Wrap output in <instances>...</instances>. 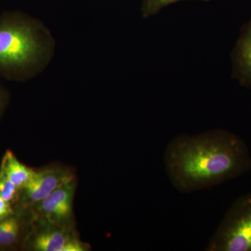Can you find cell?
<instances>
[{
	"label": "cell",
	"mask_w": 251,
	"mask_h": 251,
	"mask_svg": "<svg viewBox=\"0 0 251 251\" xmlns=\"http://www.w3.org/2000/svg\"><path fill=\"white\" fill-rule=\"evenodd\" d=\"M164 163L175 188L191 193L251 171V155L242 138L228 130L216 129L176 137L167 147Z\"/></svg>",
	"instance_id": "1"
},
{
	"label": "cell",
	"mask_w": 251,
	"mask_h": 251,
	"mask_svg": "<svg viewBox=\"0 0 251 251\" xmlns=\"http://www.w3.org/2000/svg\"><path fill=\"white\" fill-rule=\"evenodd\" d=\"M44 52L32 21L18 13L0 16V75L14 80L27 76Z\"/></svg>",
	"instance_id": "2"
},
{
	"label": "cell",
	"mask_w": 251,
	"mask_h": 251,
	"mask_svg": "<svg viewBox=\"0 0 251 251\" xmlns=\"http://www.w3.org/2000/svg\"><path fill=\"white\" fill-rule=\"evenodd\" d=\"M207 251H251V193L237 198L206 246Z\"/></svg>",
	"instance_id": "3"
},
{
	"label": "cell",
	"mask_w": 251,
	"mask_h": 251,
	"mask_svg": "<svg viewBox=\"0 0 251 251\" xmlns=\"http://www.w3.org/2000/svg\"><path fill=\"white\" fill-rule=\"evenodd\" d=\"M23 250L88 251L91 247L80 240L75 226H57L40 220H32Z\"/></svg>",
	"instance_id": "4"
},
{
	"label": "cell",
	"mask_w": 251,
	"mask_h": 251,
	"mask_svg": "<svg viewBox=\"0 0 251 251\" xmlns=\"http://www.w3.org/2000/svg\"><path fill=\"white\" fill-rule=\"evenodd\" d=\"M74 176L56 188L45 199L30 209L32 220H40L61 226H75L74 200L77 187Z\"/></svg>",
	"instance_id": "5"
},
{
	"label": "cell",
	"mask_w": 251,
	"mask_h": 251,
	"mask_svg": "<svg viewBox=\"0 0 251 251\" xmlns=\"http://www.w3.org/2000/svg\"><path fill=\"white\" fill-rule=\"evenodd\" d=\"M74 176L75 172L72 168L57 163L36 170L35 174L23 188L21 199L14 209H30Z\"/></svg>",
	"instance_id": "6"
},
{
	"label": "cell",
	"mask_w": 251,
	"mask_h": 251,
	"mask_svg": "<svg viewBox=\"0 0 251 251\" xmlns=\"http://www.w3.org/2000/svg\"><path fill=\"white\" fill-rule=\"evenodd\" d=\"M32 224L30 212L15 209L14 214L0 222V251L23 250Z\"/></svg>",
	"instance_id": "7"
},
{
	"label": "cell",
	"mask_w": 251,
	"mask_h": 251,
	"mask_svg": "<svg viewBox=\"0 0 251 251\" xmlns=\"http://www.w3.org/2000/svg\"><path fill=\"white\" fill-rule=\"evenodd\" d=\"M232 77L243 87L251 89V19L241 29V35L232 52Z\"/></svg>",
	"instance_id": "8"
},
{
	"label": "cell",
	"mask_w": 251,
	"mask_h": 251,
	"mask_svg": "<svg viewBox=\"0 0 251 251\" xmlns=\"http://www.w3.org/2000/svg\"><path fill=\"white\" fill-rule=\"evenodd\" d=\"M0 169L18 188H23L30 181L36 170L23 164L11 150H7L1 160Z\"/></svg>",
	"instance_id": "9"
},
{
	"label": "cell",
	"mask_w": 251,
	"mask_h": 251,
	"mask_svg": "<svg viewBox=\"0 0 251 251\" xmlns=\"http://www.w3.org/2000/svg\"><path fill=\"white\" fill-rule=\"evenodd\" d=\"M21 192L22 191L0 169V197L15 208L21 199Z\"/></svg>",
	"instance_id": "10"
},
{
	"label": "cell",
	"mask_w": 251,
	"mask_h": 251,
	"mask_svg": "<svg viewBox=\"0 0 251 251\" xmlns=\"http://www.w3.org/2000/svg\"><path fill=\"white\" fill-rule=\"evenodd\" d=\"M181 0H143V6L142 11L144 18H148L150 16L159 12L165 6L171 4H174ZM208 1L209 0H202Z\"/></svg>",
	"instance_id": "11"
},
{
	"label": "cell",
	"mask_w": 251,
	"mask_h": 251,
	"mask_svg": "<svg viewBox=\"0 0 251 251\" xmlns=\"http://www.w3.org/2000/svg\"><path fill=\"white\" fill-rule=\"evenodd\" d=\"M15 209L10 203L0 197V222L14 214Z\"/></svg>",
	"instance_id": "12"
},
{
	"label": "cell",
	"mask_w": 251,
	"mask_h": 251,
	"mask_svg": "<svg viewBox=\"0 0 251 251\" xmlns=\"http://www.w3.org/2000/svg\"><path fill=\"white\" fill-rule=\"evenodd\" d=\"M6 101H7V94L4 89L0 86V115L5 108Z\"/></svg>",
	"instance_id": "13"
}]
</instances>
